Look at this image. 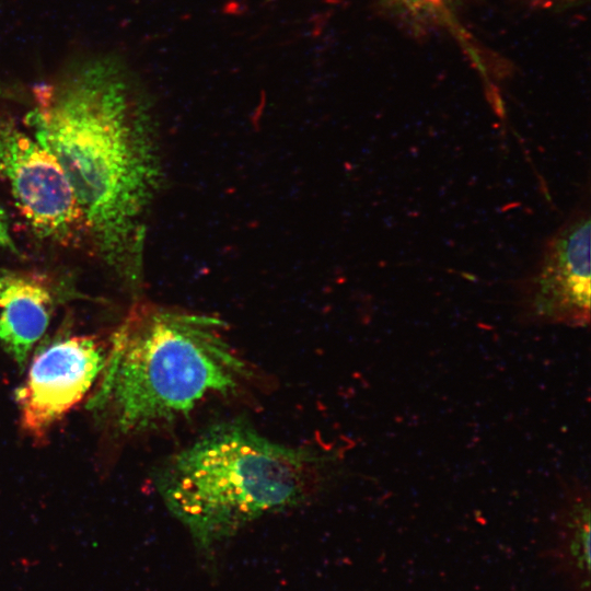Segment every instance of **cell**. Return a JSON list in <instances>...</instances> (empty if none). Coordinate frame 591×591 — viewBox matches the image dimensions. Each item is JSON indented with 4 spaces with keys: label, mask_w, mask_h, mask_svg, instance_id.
Masks as SVG:
<instances>
[{
    "label": "cell",
    "mask_w": 591,
    "mask_h": 591,
    "mask_svg": "<svg viewBox=\"0 0 591 591\" xmlns=\"http://www.w3.org/2000/svg\"><path fill=\"white\" fill-rule=\"evenodd\" d=\"M57 301V290L46 277L0 269V345L20 367L45 334Z\"/></svg>",
    "instance_id": "cell-7"
},
{
    "label": "cell",
    "mask_w": 591,
    "mask_h": 591,
    "mask_svg": "<svg viewBox=\"0 0 591 591\" xmlns=\"http://www.w3.org/2000/svg\"><path fill=\"white\" fill-rule=\"evenodd\" d=\"M33 93L30 129L65 174L85 244L123 280H136L146 217L161 177L140 81L120 57L93 54L70 61Z\"/></svg>",
    "instance_id": "cell-1"
},
{
    "label": "cell",
    "mask_w": 591,
    "mask_h": 591,
    "mask_svg": "<svg viewBox=\"0 0 591 591\" xmlns=\"http://www.w3.org/2000/svg\"><path fill=\"white\" fill-rule=\"evenodd\" d=\"M568 520L569 552L578 570L589 576L590 570V513L587 499L577 497L570 507Z\"/></svg>",
    "instance_id": "cell-8"
},
{
    "label": "cell",
    "mask_w": 591,
    "mask_h": 591,
    "mask_svg": "<svg viewBox=\"0 0 591 591\" xmlns=\"http://www.w3.org/2000/svg\"><path fill=\"white\" fill-rule=\"evenodd\" d=\"M318 459L275 442L242 421L208 428L160 467L155 484L197 547L210 553L259 517L300 503Z\"/></svg>",
    "instance_id": "cell-3"
},
{
    "label": "cell",
    "mask_w": 591,
    "mask_h": 591,
    "mask_svg": "<svg viewBox=\"0 0 591 591\" xmlns=\"http://www.w3.org/2000/svg\"><path fill=\"white\" fill-rule=\"evenodd\" d=\"M106 355L104 343L92 335L58 338L40 349L15 392L22 429L44 438L90 391Z\"/></svg>",
    "instance_id": "cell-5"
},
{
    "label": "cell",
    "mask_w": 591,
    "mask_h": 591,
    "mask_svg": "<svg viewBox=\"0 0 591 591\" xmlns=\"http://www.w3.org/2000/svg\"><path fill=\"white\" fill-rule=\"evenodd\" d=\"M534 322L584 326L590 315V216L577 211L548 240L523 289Z\"/></svg>",
    "instance_id": "cell-6"
},
{
    "label": "cell",
    "mask_w": 591,
    "mask_h": 591,
    "mask_svg": "<svg viewBox=\"0 0 591 591\" xmlns=\"http://www.w3.org/2000/svg\"><path fill=\"white\" fill-rule=\"evenodd\" d=\"M398 15L417 24L433 23L444 18L453 0H381Z\"/></svg>",
    "instance_id": "cell-9"
},
{
    "label": "cell",
    "mask_w": 591,
    "mask_h": 591,
    "mask_svg": "<svg viewBox=\"0 0 591 591\" xmlns=\"http://www.w3.org/2000/svg\"><path fill=\"white\" fill-rule=\"evenodd\" d=\"M0 181L37 237L62 246L85 244L81 211L55 157L2 109Z\"/></svg>",
    "instance_id": "cell-4"
},
{
    "label": "cell",
    "mask_w": 591,
    "mask_h": 591,
    "mask_svg": "<svg viewBox=\"0 0 591 591\" xmlns=\"http://www.w3.org/2000/svg\"><path fill=\"white\" fill-rule=\"evenodd\" d=\"M103 371L90 406L123 434L175 424L251 378L220 318L149 301L126 314Z\"/></svg>",
    "instance_id": "cell-2"
},
{
    "label": "cell",
    "mask_w": 591,
    "mask_h": 591,
    "mask_svg": "<svg viewBox=\"0 0 591 591\" xmlns=\"http://www.w3.org/2000/svg\"><path fill=\"white\" fill-rule=\"evenodd\" d=\"M0 247L18 252L16 244L11 232L10 221L4 208L0 205Z\"/></svg>",
    "instance_id": "cell-10"
}]
</instances>
